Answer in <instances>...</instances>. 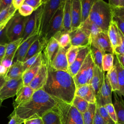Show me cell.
<instances>
[{
	"mask_svg": "<svg viewBox=\"0 0 124 124\" xmlns=\"http://www.w3.org/2000/svg\"><path fill=\"white\" fill-rule=\"evenodd\" d=\"M6 82L4 76H0V89Z\"/></svg>",
	"mask_w": 124,
	"mask_h": 124,
	"instance_id": "6125c7cd",
	"label": "cell"
},
{
	"mask_svg": "<svg viewBox=\"0 0 124 124\" xmlns=\"http://www.w3.org/2000/svg\"><path fill=\"white\" fill-rule=\"evenodd\" d=\"M16 10L11 5L8 7L0 12V26L8 22L16 12Z\"/></svg>",
	"mask_w": 124,
	"mask_h": 124,
	"instance_id": "8d00e7d4",
	"label": "cell"
},
{
	"mask_svg": "<svg viewBox=\"0 0 124 124\" xmlns=\"http://www.w3.org/2000/svg\"><path fill=\"white\" fill-rule=\"evenodd\" d=\"M113 16H117L124 22V7L114 8L112 7Z\"/></svg>",
	"mask_w": 124,
	"mask_h": 124,
	"instance_id": "f907efd6",
	"label": "cell"
},
{
	"mask_svg": "<svg viewBox=\"0 0 124 124\" xmlns=\"http://www.w3.org/2000/svg\"><path fill=\"white\" fill-rule=\"evenodd\" d=\"M71 3L72 0H65L62 17V31L66 32L71 31Z\"/></svg>",
	"mask_w": 124,
	"mask_h": 124,
	"instance_id": "603a6c76",
	"label": "cell"
},
{
	"mask_svg": "<svg viewBox=\"0 0 124 124\" xmlns=\"http://www.w3.org/2000/svg\"><path fill=\"white\" fill-rule=\"evenodd\" d=\"M39 38V34L36 33L30 36L26 40L22 41L15 54L13 62L16 61L23 62L30 46L32 44Z\"/></svg>",
	"mask_w": 124,
	"mask_h": 124,
	"instance_id": "e0dca14e",
	"label": "cell"
},
{
	"mask_svg": "<svg viewBox=\"0 0 124 124\" xmlns=\"http://www.w3.org/2000/svg\"><path fill=\"white\" fill-rule=\"evenodd\" d=\"M42 52L39 53L34 55L33 56L31 57V58H29L26 61L22 62V65H23L24 72L26 70H28V69L30 68L31 66H32L33 65H34L35 64V63L38 61L39 58L42 54Z\"/></svg>",
	"mask_w": 124,
	"mask_h": 124,
	"instance_id": "b9f144b4",
	"label": "cell"
},
{
	"mask_svg": "<svg viewBox=\"0 0 124 124\" xmlns=\"http://www.w3.org/2000/svg\"><path fill=\"white\" fill-rule=\"evenodd\" d=\"M7 44H0V60L1 61L4 58Z\"/></svg>",
	"mask_w": 124,
	"mask_h": 124,
	"instance_id": "6f0895ef",
	"label": "cell"
},
{
	"mask_svg": "<svg viewBox=\"0 0 124 124\" xmlns=\"http://www.w3.org/2000/svg\"><path fill=\"white\" fill-rule=\"evenodd\" d=\"M112 90L108 80L105 75L103 84L96 94V103L97 105L105 106L108 104H112Z\"/></svg>",
	"mask_w": 124,
	"mask_h": 124,
	"instance_id": "7c38bea8",
	"label": "cell"
},
{
	"mask_svg": "<svg viewBox=\"0 0 124 124\" xmlns=\"http://www.w3.org/2000/svg\"><path fill=\"white\" fill-rule=\"evenodd\" d=\"M71 104L75 107L82 114L87 110L89 103L83 98L78 96L75 95Z\"/></svg>",
	"mask_w": 124,
	"mask_h": 124,
	"instance_id": "f35d334b",
	"label": "cell"
},
{
	"mask_svg": "<svg viewBox=\"0 0 124 124\" xmlns=\"http://www.w3.org/2000/svg\"><path fill=\"white\" fill-rule=\"evenodd\" d=\"M112 20L116 24L118 28L124 36V22L119 17L113 15Z\"/></svg>",
	"mask_w": 124,
	"mask_h": 124,
	"instance_id": "816d5d0a",
	"label": "cell"
},
{
	"mask_svg": "<svg viewBox=\"0 0 124 124\" xmlns=\"http://www.w3.org/2000/svg\"><path fill=\"white\" fill-rule=\"evenodd\" d=\"M24 124H43L42 118L37 115H34L24 120Z\"/></svg>",
	"mask_w": 124,
	"mask_h": 124,
	"instance_id": "bcb514c9",
	"label": "cell"
},
{
	"mask_svg": "<svg viewBox=\"0 0 124 124\" xmlns=\"http://www.w3.org/2000/svg\"><path fill=\"white\" fill-rule=\"evenodd\" d=\"M106 75L111 86L112 92H118L119 90L118 76L116 67L114 64L113 67L107 72Z\"/></svg>",
	"mask_w": 124,
	"mask_h": 124,
	"instance_id": "d6a6232c",
	"label": "cell"
},
{
	"mask_svg": "<svg viewBox=\"0 0 124 124\" xmlns=\"http://www.w3.org/2000/svg\"><path fill=\"white\" fill-rule=\"evenodd\" d=\"M47 65L48 78L43 89L54 98L71 104L76 90L73 78L67 72L55 70Z\"/></svg>",
	"mask_w": 124,
	"mask_h": 124,
	"instance_id": "6da1fadb",
	"label": "cell"
},
{
	"mask_svg": "<svg viewBox=\"0 0 124 124\" xmlns=\"http://www.w3.org/2000/svg\"><path fill=\"white\" fill-rule=\"evenodd\" d=\"M53 37L58 41L60 47L67 48H67V47H68V46H70V38L68 32L60 31Z\"/></svg>",
	"mask_w": 124,
	"mask_h": 124,
	"instance_id": "74e56055",
	"label": "cell"
},
{
	"mask_svg": "<svg viewBox=\"0 0 124 124\" xmlns=\"http://www.w3.org/2000/svg\"><path fill=\"white\" fill-rule=\"evenodd\" d=\"M25 0H12L13 7L17 10L23 4Z\"/></svg>",
	"mask_w": 124,
	"mask_h": 124,
	"instance_id": "680465c9",
	"label": "cell"
},
{
	"mask_svg": "<svg viewBox=\"0 0 124 124\" xmlns=\"http://www.w3.org/2000/svg\"><path fill=\"white\" fill-rule=\"evenodd\" d=\"M109 4L114 8L124 7V0H109Z\"/></svg>",
	"mask_w": 124,
	"mask_h": 124,
	"instance_id": "f5cc1de1",
	"label": "cell"
},
{
	"mask_svg": "<svg viewBox=\"0 0 124 124\" xmlns=\"http://www.w3.org/2000/svg\"><path fill=\"white\" fill-rule=\"evenodd\" d=\"M79 47L70 46L66 49V58L68 66H70L76 59Z\"/></svg>",
	"mask_w": 124,
	"mask_h": 124,
	"instance_id": "60d3db41",
	"label": "cell"
},
{
	"mask_svg": "<svg viewBox=\"0 0 124 124\" xmlns=\"http://www.w3.org/2000/svg\"><path fill=\"white\" fill-rule=\"evenodd\" d=\"M23 72L22 62L19 61L15 62L8 69L7 73L5 75V79L7 81L11 79L22 76Z\"/></svg>",
	"mask_w": 124,
	"mask_h": 124,
	"instance_id": "83f0119b",
	"label": "cell"
},
{
	"mask_svg": "<svg viewBox=\"0 0 124 124\" xmlns=\"http://www.w3.org/2000/svg\"><path fill=\"white\" fill-rule=\"evenodd\" d=\"M93 66L94 63L89 52L80 68L73 77L76 88L85 84H89L93 75Z\"/></svg>",
	"mask_w": 124,
	"mask_h": 124,
	"instance_id": "52a82bcc",
	"label": "cell"
},
{
	"mask_svg": "<svg viewBox=\"0 0 124 124\" xmlns=\"http://www.w3.org/2000/svg\"><path fill=\"white\" fill-rule=\"evenodd\" d=\"M114 98L113 103L117 118V124H124V97L112 92Z\"/></svg>",
	"mask_w": 124,
	"mask_h": 124,
	"instance_id": "44dd1931",
	"label": "cell"
},
{
	"mask_svg": "<svg viewBox=\"0 0 124 124\" xmlns=\"http://www.w3.org/2000/svg\"><path fill=\"white\" fill-rule=\"evenodd\" d=\"M12 4V0H0V12L2 11L3 10L6 9V8L10 6Z\"/></svg>",
	"mask_w": 124,
	"mask_h": 124,
	"instance_id": "9f6ffc18",
	"label": "cell"
},
{
	"mask_svg": "<svg viewBox=\"0 0 124 124\" xmlns=\"http://www.w3.org/2000/svg\"><path fill=\"white\" fill-rule=\"evenodd\" d=\"M34 92L35 91L30 86H23L19 90L16 95V97L13 103L14 108H15L29 100Z\"/></svg>",
	"mask_w": 124,
	"mask_h": 124,
	"instance_id": "7402d4cb",
	"label": "cell"
},
{
	"mask_svg": "<svg viewBox=\"0 0 124 124\" xmlns=\"http://www.w3.org/2000/svg\"><path fill=\"white\" fill-rule=\"evenodd\" d=\"M45 2V0L43 4L38 9L34 11L32 14L29 16L22 37V41L33 34L37 33L39 35L41 18Z\"/></svg>",
	"mask_w": 124,
	"mask_h": 124,
	"instance_id": "ba28073f",
	"label": "cell"
},
{
	"mask_svg": "<svg viewBox=\"0 0 124 124\" xmlns=\"http://www.w3.org/2000/svg\"><path fill=\"white\" fill-rule=\"evenodd\" d=\"M94 1L95 0H80L81 23L88 18Z\"/></svg>",
	"mask_w": 124,
	"mask_h": 124,
	"instance_id": "e575fe53",
	"label": "cell"
},
{
	"mask_svg": "<svg viewBox=\"0 0 124 124\" xmlns=\"http://www.w3.org/2000/svg\"><path fill=\"white\" fill-rule=\"evenodd\" d=\"M99 113L107 124H116L111 119L104 106H99L96 104Z\"/></svg>",
	"mask_w": 124,
	"mask_h": 124,
	"instance_id": "7bdbcfd3",
	"label": "cell"
},
{
	"mask_svg": "<svg viewBox=\"0 0 124 124\" xmlns=\"http://www.w3.org/2000/svg\"><path fill=\"white\" fill-rule=\"evenodd\" d=\"M93 124H107L104 119L100 115L96 106V110Z\"/></svg>",
	"mask_w": 124,
	"mask_h": 124,
	"instance_id": "db71d44e",
	"label": "cell"
},
{
	"mask_svg": "<svg viewBox=\"0 0 124 124\" xmlns=\"http://www.w3.org/2000/svg\"><path fill=\"white\" fill-rule=\"evenodd\" d=\"M23 86L22 76L6 81L0 89V99L3 101L15 96Z\"/></svg>",
	"mask_w": 124,
	"mask_h": 124,
	"instance_id": "9c48e42d",
	"label": "cell"
},
{
	"mask_svg": "<svg viewBox=\"0 0 124 124\" xmlns=\"http://www.w3.org/2000/svg\"><path fill=\"white\" fill-rule=\"evenodd\" d=\"M13 61L14 59L13 58H7L2 60L1 61V64L8 69L13 63Z\"/></svg>",
	"mask_w": 124,
	"mask_h": 124,
	"instance_id": "11a10c76",
	"label": "cell"
},
{
	"mask_svg": "<svg viewBox=\"0 0 124 124\" xmlns=\"http://www.w3.org/2000/svg\"><path fill=\"white\" fill-rule=\"evenodd\" d=\"M64 2L57 10L50 23L46 34L43 38L46 43L51 37L54 36L57 33L62 30L63 12Z\"/></svg>",
	"mask_w": 124,
	"mask_h": 124,
	"instance_id": "30bf717a",
	"label": "cell"
},
{
	"mask_svg": "<svg viewBox=\"0 0 124 124\" xmlns=\"http://www.w3.org/2000/svg\"><path fill=\"white\" fill-rule=\"evenodd\" d=\"M71 31L78 28L81 24L80 0H72Z\"/></svg>",
	"mask_w": 124,
	"mask_h": 124,
	"instance_id": "ac0fdd59",
	"label": "cell"
},
{
	"mask_svg": "<svg viewBox=\"0 0 124 124\" xmlns=\"http://www.w3.org/2000/svg\"><path fill=\"white\" fill-rule=\"evenodd\" d=\"M22 42V38H21L16 41L8 43L6 46L5 56L3 59L7 58H11L14 59L15 54Z\"/></svg>",
	"mask_w": 124,
	"mask_h": 124,
	"instance_id": "836d02e7",
	"label": "cell"
},
{
	"mask_svg": "<svg viewBox=\"0 0 124 124\" xmlns=\"http://www.w3.org/2000/svg\"><path fill=\"white\" fill-rule=\"evenodd\" d=\"M0 63H1V60H0Z\"/></svg>",
	"mask_w": 124,
	"mask_h": 124,
	"instance_id": "e7e4bbea",
	"label": "cell"
},
{
	"mask_svg": "<svg viewBox=\"0 0 124 124\" xmlns=\"http://www.w3.org/2000/svg\"><path fill=\"white\" fill-rule=\"evenodd\" d=\"M29 16H23L18 12H16L9 20L6 29V36L9 43L22 38Z\"/></svg>",
	"mask_w": 124,
	"mask_h": 124,
	"instance_id": "8992f818",
	"label": "cell"
},
{
	"mask_svg": "<svg viewBox=\"0 0 124 124\" xmlns=\"http://www.w3.org/2000/svg\"><path fill=\"white\" fill-rule=\"evenodd\" d=\"M42 63V52L35 64L23 72L22 75L23 85L28 86L38 73Z\"/></svg>",
	"mask_w": 124,
	"mask_h": 124,
	"instance_id": "ffe728a7",
	"label": "cell"
},
{
	"mask_svg": "<svg viewBox=\"0 0 124 124\" xmlns=\"http://www.w3.org/2000/svg\"><path fill=\"white\" fill-rule=\"evenodd\" d=\"M56 99L62 124H83L82 114L75 107L71 104Z\"/></svg>",
	"mask_w": 124,
	"mask_h": 124,
	"instance_id": "277c9868",
	"label": "cell"
},
{
	"mask_svg": "<svg viewBox=\"0 0 124 124\" xmlns=\"http://www.w3.org/2000/svg\"><path fill=\"white\" fill-rule=\"evenodd\" d=\"M121 36V44L113 49V53L115 55H124V36L119 30Z\"/></svg>",
	"mask_w": 124,
	"mask_h": 124,
	"instance_id": "7dc6e473",
	"label": "cell"
},
{
	"mask_svg": "<svg viewBox=\"0 0 124 124\" xmlns=\"http://www.w3.org/2000/svg\"><path fill=\"white\" fill-rule=\"evenodd\" d=\"M46 43H47L43 38L39 37L36 39L30 46L23 62L26 61L34 55L42 52L45 48Z\"/></svg>",
	"mask_w": 124,
	"mask_h": 124,
	"instance_id": "4316f807",
	"label": "cell"
},
{
	"mask_svg": "<svg viewBox=\"0 0 124 124\" xmlns=\"http://www.w3.org/2000/svg\"><path fill=\"white\" fill-rule=\"evenodd\" d=\"M2 102L3 101H2L0 99V108L1 107V105H2Z\"/></svg>",
	"mask_w": 124,
	"mask_h": 124,
	"instance_id": "be15d7a7",
	"label": "cell"
},
{
	"mask_svg": "<svg viewBox=\"0 0 124 124\" xmlns=\"http://www.w3.org/2000/svg\"><path fill=\"white\" fill-rule=\"evenodd\" d=\"M96 110V103L89 104L87 110L82 114L83 124H93Z\"/></svg>",
	"mask_w": 124,
	"mask_h": 124,
	"instance_id": "d590c367",
	"label": "cell"
},
{
	"mask_svg": "<svg viewBox=\"0 0 124 124\" xmlns=\"http://www.w3.org/2000/svg\"><path fill=\"white\" fill-rule=\"evenodd\" d=\"M90 45H93L106 53H113L110 41L107 33L101 31L90 38Z\"/></svg>",
	"mask_w": 124,
	"mask_h": 124,
	"instance_id": "8fae6325",
	"label": "cell"
},
{
	"mask_svg": "<svg viewBox=\"0 0 124 124\" xmlns=\"http://www.w3.org/2000/svg\"><path fill=\"white\" fill-rule=\"evenodd\" d=\"M102 68L104 72H108L113 66L114 54L111 53H105L102 59Z\"/></svg>",
	"mask_w": 124,
	"mask_h": 124,
	"instance_id": "ab89813d",
	"label": "cell"
},
{
	"mask_svg": "<svg viewBox=\"0 0 124 124\" xmlns=\"http://www.w3.org/2000/svg\"><path fill=\"white\" fill-rule=\"evenodd\" d=\"M112 18V7L109 3L103 0H95L88 19L96 24L103 32L108 33Z\"/></svg>",
	"mask_w": 124,
	"mask_h": 124,
	"instance_id": "3957f363",
	"label": "cell"
},
{
	"mask_svg": "<svg viewBox=\"0 0 124 124\" xmlns=\"http://www.w3.org/2000/svg\"><path fill=\"white\" fill-rule=\"evenodd\" d=\"M104 107L106 108V109L108 115H109L110 117L111 118V119L116 124H117V116H116V112H115L113 103L107 104Z\"/></svg>",
	"mask_w": 124,
	"mask_h": 124,
	"instance_id": "f6af8a7d",
	"label": "cell"
},
{
	"mask_svg": "<svg viewBox=\"0 0 124 124\" xmlns=\"http://www.w3.org/2000/svg\"><path fill=\"white\" fill-rule=\"evenodd\" d=\"M70 38V46L78 47L90 45V39L79 27L69 33Z\"/></svg>",
	"mask_w": 124,
	"mask_h": 124,
	"instance_id": "9a60e30c",
	"label": "cell"
},
{
	"mask_svg": "<svg viewBox=\"0 0 124 124\" xmlns=\"http://www.w3.org/2000/svg\"><path fill=\"white\" fill-rule=\"evenodd\" d=\"M18 13L22 16L27 17L31 16L34 11L32 7L24 3L18 10Z\"/></svg>",
	"mask_w": 124,
	"mask_h": 124,
	"instance_id": "ee69618b",
	"label": "cell"
},
{
	"mask_svg": "<svg viewBox=\"0 0 124 124\" xmlns=\"http://www.w3.org/2000/svg\"><path fill=\"white\" fill-rule=\"evenodd\" d=\"M114 65L117 72L119 85V91L115 92L118 95L124 97V69L120 64L115 55L114 56Z\"/></svg>",
	"mask_w": 124,
	"mask_h": 124,
	"instance_id": "1f68e13d",
	"label": "cell"
},
{
	"mask_svg": "<svg viewBox=\"0 0 124 124\" xmlns=\"http://www.w3.org/2000/svg\"><path fill=\"white\" fill-rule=\"evenodd\" d=\"M90 46L79 47V51L76 59L74 62L69 66L68 72L73 78L77 74L83 63L86 57L89 53Z\"/></svg>",
	"mask_w": 124,
	"mask_h": 124,
	"instance_id": "2e32d148",
	"label": "cell"
},
{
	"mask_svg": "<svg viewBox=\"0 0 124 124\" xmlns=\"http://www.w3.org/2000/svg\"><path fill=\"white\" fill-rule=\"evenodd\" d=\"M64 0H45L41 18L40 38L44 37L57 10L64 3Z\"/></svg>",
	"mask_w": 124,
	"mask_h": 124,
	"instance_id": "5b68a950",
	"label": "cell"
},
{
	"mask_svg": "<svg viewBox=\"0 0 124 124\" xmlns=\"http://www.w3.org/2000/svg\"><path fill=\"white\" fill-rule=\"evenodd\" d=\"M108 35L113 49L120 45L121 40L119 29L113 20H112L110 23L108 31Z\"/></svg>",
	"mask_w": 124,
	"mask_h": 124,
	"instance_id": "484cf974",
	"label": "cell"
},
{
	"mask_svg": "<svg viewBox=\"0 0 124 124\" xmlns=\"http://www.w3.org/2000/svg\"><path fill=\"white\" fill-rule=\"evenodd\" d=\"M75 95L83 98L89 104L96 103V94L90 84H85L76 88Z\"/></svg>",
	"mask_w": 124,
	"mask_h": 124,
	"instance_id": "d6986e66",
	"label": "cell"
},
{
	"mask_svg": "<svg viewBox=\"0 0 124 124\" xmlns=\"http://www.w3.org/2000/svg\"><path fill=\"white\" fill-rule=\"evenodd\" d=\"M45 0H25L24 3L33 8L34 11L38 9L44 2Z\"/></svg>",
	"mask_w": 124,
	"mask_h": 124,
	"instance_id": "c3c4849f",
	"label": "cell"
},
{
	"mask_svg": "<svg viewBox=\"0 0 124 124\" xmlns=\"http://www.w3.org/2000/svg\"><path fill=\"white\" fill-rule=\"evenodd\" d=\"M41 118L43 124H62L57 107L46 112Z\"/></svg>",
	"mask_w": 124,
	"mask_h": 124,
	"instance_id": "f1b7e54d",
	"label": "cell"
},
{
	"mask_svg": "<svg viewBox=\"0 0 124 124\" xmlns=\"http://www.w3.org/2000/svg\"><path fill=\"white\" fill-rule=\"evenodd\" d=\"M59 44L57 39L54 37H51L47 42L46 45L43 50L44 54L43 56L47 64H49L56 53Z\"/></svg>",
	"mask_w": 124,
	"mask_h": 124,
	"instance_id": "cb8c5ba5",
	"label": "cell"
},
{
	"mask_svg": "<svg viewBox=\"0 0 124 124\" xmlns=\"http://www.w3.org/2000/svg\"><path fill=\"white\" fill-rule=\"evenodd\" d=\"M10 121L8 124H22L24 123V120L19 118L14 113L12 112L8 117Z\"/></svg>",
	"mask_w": 124,
	"mask_h": 124,
	"instance_id": "681fc988",
	"label": "cell"
},
{
	"mask_svg": "<svg viewBox=\"0 0 124 124\" xmlns=\"http://www.w3.org/2000/svg\"></svg>",
	"mask_w": 124,
	"mask_h": 124,
	"instance_id": "03108f58",
	"label": "cell"
},
{
	"mask_svg": "<svg viewBox=\"0 0 124 124\" xmlns=\"http://www.w3.org/2000/svg\"><path fill=\"white\" fill-rule=\"evenodd\" d=\"M105 75V72L101 71L94 64L93 75L89 84L92 87L95 94H97L103 84Z\"/></svg>",
	"mask_w": 124,
	"mask_h": 124,
	"instance_id": "d4e9b609",
	"label": "cell"
},
{
	"mask_svg": "<svg viewBox=\"0 0 124 124\" xmlns=\"http://www.w3.org/2000/svg\"><path fill=\"white\" fill-rule=\"evenodd\" d=\"M47 78V65L42 55V63L41 66L38 73L29 85V86L34 91L43 89L46 83Z\"/></svg>",
	"mask_w": 124,
	"mask_h": 124,
	"instance_id": "4fadbf2b",
	"label": "cell"
},
{
	"mask_svg": "<svg viewBox=\"0 0 124 124\" xmlns=\"http://www.w3.org/2000/svg\"><path fill=\"white\" fill-rule=\"evenodd\" d=\"M66 49L59 46L50 63L47 64L55 70L68 72L69 66L66 58Z\"/></svg>",
	"mask_w": 124,
	"mask_h": 124,
	"instance_id": "5bb4252c",
	"label": "cell"
},
{
	"mask_svg": "<svg viewBox=\"0 0 124 124\" xmlns=\"http://www.w3.org/2000/svg\"><path fill=\"white\" fill-rule=\"evenodd\" d=\"M8 71V69L0 64V76H5Z\"/></svg>",
	"mask_w": 124,
	"mask_h": 124,
	"instance_id": "94428289",
	"label": "cell"
},
{
	"mask_svg": "<svg viewBox=\"0 0 124 124\" xmlns=\"http://www.w3.org/2000/svg\"><path fill=\"white\" fill-rule=\"evenodd\" d=\"M79 28L90 38L98 33L102 31L100 28L94 23L90 21L88 19L82 23Z\"/></svg>",
	"mask_w": 124,
	"mask_h": 124,
	"instance_id": "4dcf8cb0",
	"label": "cell"
},
{
	"mask_svg": "<svg viewBox=\"0 0 124 124\" xmlns=\"http://www.w3.org/2000/svg\"><path fill=\"white\" fill-rule=\"evenodd\" d=\"M57 100L44 89L36 91L31 99L14 108L13 111L19 118L24 120L34 115L40 117L57 107Z\"/></svg>",
	"mask_w": 124,
	"mask_h": 124,
	"instance_id": "7a4b0ae2",
	"label": "cell"
},
{
	"mask_svg": "<svg viewBox=\"0 0 124 124\" xmlns=\"http://www.w3.org/2000/svg\"><path fill=\"white\" fill-rule=\"evenodd\" d=\"M90 52L94 65L97 66L101 71H103L102 64V59L103 55L106 53L92 45L90 46Z\"/></svg>",
	"mask_w": 124,
	"mask_h": 124,
	"instance_id": "f546056e",
	"label": "cell"
},
{
	"mask_svg": "<svg viewBox=\"0 0 124 124\" xmlns=\"http://www.w3.org/2000/svg\"><path fill=\"white\" fill-rule=\"evenodd\" d=\"M115 56L116 57L121 65L124 69V55H115Z\"/></svg>",
	"mask_w": 124,
	"mask_h": 124,
	"instance_id": "91938a15",
	"label": "cell"
}]
</instances>
